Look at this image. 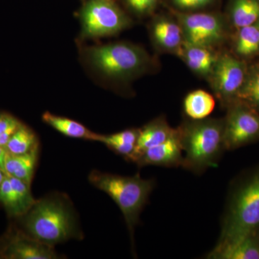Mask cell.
Instances as JSON below:
<instances>
[{
  "mask_svg": "<svg viewBox=\"0 0 259 259\" xmlns=\"http://www.w3.org/2000/svg\"><path fill=\"white\" fill-rule=\"evenodd\" d=\"M18 218L22 231L51 246L83 238L72 204L63 194H52L36 200Z\"/></svg>",
  "mask_w": 259,
  "mask_h": 259,
  "instance_id": "cell-1",
  "label": "cell"
},
{
  "mask_svg": "<svg viewBox=\"0 0 259 259\" xmlns=\"http://www.w3.org/2000/svg\"><path fill=\"white\" fill-rule=\"evenodd\" d=\"M256 231H259V165L233 182L217 245L228 244Z\"/></svg>",
  "mask_w": 259,
  "mask_h": 259,
  "instance_id": "cell-2",
  "label": "cell"
},
{
  "mask_svg": "<svg viewBox=\"0 0 259 259\" xmlns=\"http://www.w3.org/2000/svg\"><path fill=\"white\" fill-rule=\"evenodd\" d=\"M184 156L182 167L201 175L217 165L226 150L223 137V121L193 120L177 129Z\"/></svg>",
  "mask_w": 259,
  "mask_h": 259,
  "instance_id": "cell-3",
  "label": "cell"
},
{
  "mask_svg": "<svg viewBox=\"0 0 259 259\" xmlns=\"http://www.w3.org/2000/svg\"><path fill=\"white\" fill-rule=\"evenodd\" d=\"M88 179L94 187L108 194L117 204L134 243L135 227L154 188V181L144 180L139 173L132 177H124L97 170L92 171Z\"/></svg>",
  "mask_w": 259,
  "mask_h": 259,
  "instance_id": "cell-4",
  "label": "cell"
},
{
  "mask_svg": "<svg viewBox=\"0 0 259 259\" xmlns=\"http://www.w3.org/2000/svg\"><path fill=\"white\" fill-rule=\"evenodd\" d=\"M83 58L92 69L110 79H125L143 71L148 63L146 53L127 42L85 48Z\"/></svg>",
  "mask_w": 259,
  "mask_h": 259,
  "instance_id": "cell-5",
  "label": "cell"
},
{
  "mask_svg": "<svg viewBox=\"0 0 259 259\" xmlns=\"http://www.w3.org/2000/svg\"><path fill=\"white\" fill-rule=\"evenodd\" d=\"M81 36L97 38L118 33L130 25L129 18L112 0H89L80 13Z\"/></svg>",
  "mask_w": 259,
  "mask_h": 259,
  "instance_id": "cell-6",
  "label": "cell"
},
{
  "mask_svg": "<svg viewBox=\"0 0 259 259\" xmlns=\"http://www.w3.org/2000/svg\"><path fill=\"white\" fill-rule=\"evenodd\" d=\"M223 137L226 150L233 151L259 141V112L243 102L229 105L223 120Z\"/></svg>",
  "mask_w": 259,
  "mask_h": 259,
  "instance_id": "cell-7",
  "label": "cell"
},
{
  "mask_svg": "<svg viewBox=\"0 0 259 259\" xmlns=\"http://www.w3.org/2000/svg\"><path fill=\"white\" fill-rule=\"evenodd\" d=\"M2 258L6 259H56L60 255L54 246L37 241L22 230L10 229L0 238Z\"/></svg>",
  "mask_w": 259,
  "mask_h": 259,
  "instance_id": "cell-8",
  "label": "cell"
},
{
  "mask_svg": "<svg viewBox=\"0 0 259 259\" xmlns=\"http://www.w3.org/2000/svg\"><path fill=\"white\" fill-rule=\"evenodd\" d=\"M246 66L233 56L223 55L216 61L212 71L213 88L225 103L231 105L244 82Z\"/></svg>",
  "mask_w": 259,
  "mask_h": 259,
  "instance_id": "cell-9",
  "label": "cell"
},
{
  "mask_svg": "<svg viewBox=\"0 0 259 259\" xmlns=\"http://www.w3.org/2000/svg\"><path fill=\"white\" fill-rule=\"evenodd\" d=\"M180 20L187 44L209 47L221 41L224 37L222 21L216 15L207 13L182 15Z\"/></svg>",
  "mask_w": 259,
  "mask_h": 259,
  "instance_id": "cell-10",
  "label": "cell"
},
{
  "mask_svg": "<svg viewBox=\"0 0 259 259\" xmlns=\"http://www.w3.org/2000/svg\"><path fill=\"white\" fill-rule=\"evenodd\" d=\"M178 131L171 139L163 144L148 148L140 153L134 163L141 168L146 166L179 167L182 166L184 156L182 154Z\"/></svg>",
  "mask_w": 259,
  "mask_h": 259,
  "instance_id": "cell-11",
  "label": "cell"
},
{
  "mask_svg": "<svg viewBox=\"0 0 259 259\" xmlns=\"http://www.w3.org/2000/svg\"><path fill=\"white\" fill-rule=\"evenodd\" d=\"M211 259H259V231L228 244L218 245L207 254Z\"/></svg>",
  "mask_w": 259,
  "mask_h": 259,
  "instance_id": "cell-12",
  "label": "cell"
},
{
  "mask_svg": "<svg viewBox=\"0 0 259 259\" xmlns=\"http://www.w3.org/2000/svg\"><path fill=\"white\" fill-rule=\"evenodd\" d=\"M177 132V130L171 128L162 117L151 121L143 128L140 129L139 139L133 162L145 150L166 142L173 137Z\"/></svg>",
  "mask_w": 259,
  "mask_h": 259,
  "instance_id": "cell-13",
  "label": "cell"
},
{
  "mask_svg": "<svg viewBox=\"0 0 259 259\" xmlns=\"http://www.w3.org/2000/svg\"><path fill=\"white\" fill-rule=\"evenodd\" d=\"M39 147L30 153L14 155L7 152L4 161V171L8 176L15 177L30 185L35 173Z\"/></svg>",
  "mask_w": 259,
  "mask_h": 259,
  "instance_id": "cell-14",
  "label": "cell"
},
{
  "mask_svg": "<svg viewBox=\"0 0 259 259\" xmlns=\"http://www.w3.org/2000/svg\"><path fill=\"white\" fill-rule=\"evenodd\" d=\"M140 134V129H127L110 135L99 134L98 142L105 144L117 154L133 162Z\"/></svg>",
  "mask_w": 259,
  "mask_h": 259,
  "instance_id": "cell-15",
  "label": "cell"
},
{
  "mask_svg": "<svg viewBox=\"0 0 259 259\" xmlns=\"http://www.w3.org/2000/svg\"><path fill=\"white\" fill-rule=\"evenodd\" d=\"M42 120L47 125L67 137L93 141H97L98 139L99 134L93 133L80 122L67 117L46 112L42 115Z\"/></svg>",
  "mask_w": 259,
  "mask_h": 259,
  "instance_id": "cell-16",
  "label": "cell"
},
{
  "mask_svg": "<svg viewBox=\"0 0 259 259\" xmlns=\"http://www.w3.org/2000/svg\"><path fill=\"white\" fill-rule=\"evenodd\" d=\"M182 53L189 67L202 75L212 73L218 60L208 47L192 45L186 42Z\"/></svg>",
  "mask_w": 259,
  "mask_h": 259,
  "instance_id": "cell-17",
  "label": "cell"
},
{
  "mask_svg": "<svg viewBox=\"0 0 259 259\" xmlns=\"http://www.w3.org/2000/svg\"><path fill=\"white\" fill-rule=\"evenodd\" d=\"M215 107L212 95L204 90L191 92L184 100L186 115L193 120H202L208 117Z\"/></svg>",
  "mask_w": 259,
  "mask_h": 259,
  "instance_id": "cell-18",
  "label": "cell"
},
{
  "mask_svg": "<svg viewBox=\"0 0 259 259\" xmlns=\"http://www.w3.org/2000/svg\"><path fill=\"white\" fill-rule=\"evenodd\" d=\"M153 35L157 44L164 49L176 50L182 48L183 30L181 25L172 20H158L153 24Z\"/></svg>",
  "mask_w": 259,
  "mask_h": 259,
  "instance_id": "cell-19",
  "label": "cell"
},
{
  "mask_svg": "<svg viewBox=\"0 0 259 259\" xmlns=\"http://www.w3.org/2000/svg\"><path fill=\"white\" fill-rule=\"evenodd\" d=\"M233 25L238 28L254 25L259 20L258 0H234L231 8Z\"/></svg>",
  "mask_w": 259,
  "mask_h": 259,
  "instance_id": "cell-20",
  "label": "cell"
},
{
  "mask_svg": "<svg viewBox=\"0 0 259 259\" xmlns=\"http://www.w3.org/2000/svg\"><path fill=\"white\" fill-rule=\"evenodd\" d=\"M39 147L38 140L32 130L21 123L5 148L6 152L14 155L30 153Z\"/></svg>",
  "mask_w": 259,
  "mask_h": 259,
  "instance_id": "cell-21",
  "label": "cell"
},
{
  "mask_svg": "<svg viewBox=\"0 0 259 259\" xmlns=\"http://www.w3.org/2000/svg\"><path fill=\"white\" fill-rule=\"evenodd\" d=\"M245 105L259 112V66H253L247 71L244 82L236 95V101Z\"/></svg>",
  "mask_w": 259,
  "mask_h": 259,
  "instance_id": "cell-22",
  "label": "cell"
},
{
  "mask_svg": "<svg viewBox=\"0 0 259 259\" xmlns=\"http://www.w3.org/2000/svg\"><path fill=\"white\" fill-rule=\"evenodd\" d=\"M0 204L10 217L19 218L26 213L8 175L0 187Z\"/></svg>",
  "mask_w": 259,
  "mask_h": 259,
  "instance_id": "cell-23",
  "label": "cell"
},
{
  "mask_svg": "<svg viewBox=\"0 0 259 259\" xmlns=\"http://www.w3.org/2000/svg\"><path fill=\"white\" fill-rule=\"evenodd\" d=\"M236 50L239 55H254L259 51V28L257 24L240 28Z\"/></svg>",
  "mask_w": 259,
  "mask_h": 259,
  "instance_id": "cell-24",
  "label": "cell"
},
{
  "mask_svg": "<svg viewBox=\"0 0 259 259\" xmlns=\"http://www.w3.org/2000/svg\"><path fill=\"white\" fill-rule=\"evenodd\" d=\"M131 10L138 14L144 15L152 10L158 0H125Z\"/></svg>",
  "mask_w": 259,
  "mask_h": 259,
  "instance_id": "cell-25",
  "label": "cell"
},
{
  "mask_svg": "<svg viewBox=\"0 0 259 259\" xmlns=\"http://www.w3.org/2000/svg\"><path fill=\"white\" fill-rule=\"evenodd\" d=\"M174 4L183 10H196L204 8L212 3L213 0H172Z\"/></svg>",
  "mask_w": 259,
  "mask_h": 259,
  "instance_id": "cell-26",
  "label": "cell"
},
{
  "mask_svg": "<svg viewBox=\"0 0 259 259\" xmlns=\"http://www.w3.org/2000/svg\"><path fill=\"white\" fill-rule=\"evenodd\" d=\"M21 122L15 118L13 115L8 113H0V134L6 131L7 130L14 126H18Z\"/></svg>",
  "mask_w": 259,
  "mask_h": 259,
  "instance_id": "cell-27",
  "label": "cell"
},
{
  "mask_svg": "<svg viewBox=\"0 0 259 259\" xmlns=\"http://www.w3.org/2000/svg\"><path fill=\"white\" fill-rule=\"evenodd\" d=\"M6 153L5 148L0 147V166H1L3 169H4V161Z\"/></svg>",
  "mask_w": 259,
  "mask_h": 259,
  "instance_id": "cell-28",
  "label": "cell"
},
{
  "mask_svg": "<svg viewBox=\"0 0 259 259\" xmlns=\"http://www.w3.org/2000/svg\"><path fill=\"white\" fill-rule=\"evenodd\" d=\"M6 176L7 175L4 169L0 166V187H1L2 184H3V181H4Z\"/></svg>",
  "mask_w": 259,
  "mask_h": 259,
  "instance_id": "cell-29",
  "label": "cell"
},
{
  "mask_svg": "<svg viewBox=\"0 0 259 259\" xmlns=\"http://www.w3.org/2000/svg\"><path fill=\"white\" fill-rule=\"evenodd\" d=\"M256 24H257V25H258V28H259V20H258V22H257Z\"/></svg>",
  "mask_w": 259,
  "mask_h": 259,
  "instance_id": "cell-30",
  "label": "cell"
},
{
  "mask_svg": "<svg viewBox=\"0 0 259 259\" xmlns=\"http://www.w3.org/2000/svg\"><path fill=\"white\" fill-rule=\"evenodd\" d=\"M0 258H2L1 253H0Z\"/></svg>",
  "mask_w": 259,
  "mask_h": 259,
  "instance_id": "cell-31",
  "label": "cell"
}]
</instances>
